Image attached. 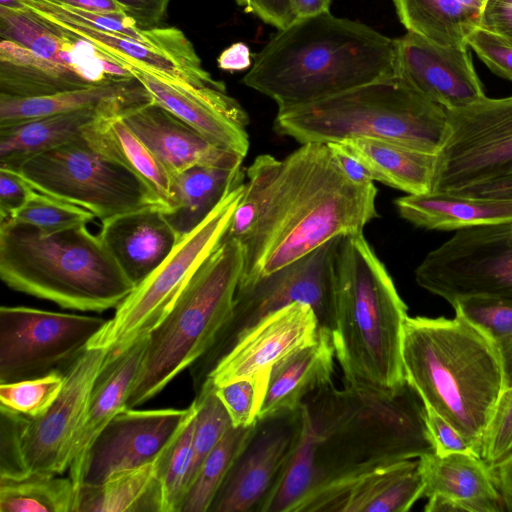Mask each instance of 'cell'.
Returning <instances> with one entry per match:
<instances>
[{"label": "cell", "instance_id": "1", "mask_svg": "<svg viewBox=\"0 0 512 512\" xmlns=\"http://www.w3.org/2000/svg\"><path fill=\"white\" fill-rule=\"evenodd\" d=\"M232 222L240 241L245 286L342 235L363 233L379 217L374 183L351 181L325 143H305L279 160L262 154L246 169Z\"/></svg>", "mask_w": 512, "mask_h": 512}, {"label": "cell", "instance_id": "2", "mask_svg": "<svg viewBox=\"0 0 512 512\" xmlns=\"http://www.w3.org/2000/svg\"><path fill=\"white\" fill-rule=\"evenodd\" d=\"M301 410L300 442L262 512H302L338 482L435 453L425 405L408 382L389 392L331 384L310 394Z\"/></svg>", "mask_w": 512, "mask_h": 512}, {"label": "cell", "instance_id": "3", "mask_svg": "<svg viewBox=\"0 0 512 512\" xmlns=\"http://www.w3.org/2000/svg\"><path fill=\"white\" fill-rule=\"evenodd\" d=\"M394 74L396 39L327 11L278 30L242 82L284 110Z\"/></svg>", "mask_w": 512, "mask_h": 512}, {"label": "cell", "instance_id": "4", "mask_svg": "<svg viewBox=\"0 0 512 512\" xmlns=\"http://www.w3.org/2000/svg\"><path fill=\"white\" fill-rule=\"evenodd\" d=\"M402 360L406 381L425 407L448 421L478 454L505 389L502 363L492 341L458 315L408 316Z\"/></svg>", "mask_w": 512, "mask_h": 512}, {"label": "cell", "instance_id": "5", "mask_svg": "<svg viewBox=\"0 0 512 512\" xmlns=\"http://www.w3.org/2000/svg\"><path fill=\"white\" fill-rule=\"evenodd\" d=\"M407 306L363 233L342 235L334 256L335 357L345 384L394 391L405 378Z\"/></svg>", "mask_w": 512, "mask_h": 512}, {"label": "cell", "instance_id": "6", "mask_svg": "<svg viewBox=\"0 0 512 512\" xmlns=\"http://www.w3.org/2000/svg\"><path fill=\"white\" fill-rule=\"evenodd\" d=\"M0 277L15 291L83 312L116 308L135 287L87 224L44 234L0 222Z\"/></svg>", "mask_w": 512, "mask_h": 512}, {"label": "cell", "instance_id": "7", "mask_svg": "<svg viewBox=\"0 0 512 512\" xmlns=\"http://www.w3.org/2000/svg\"><path fill=\"white\" fill-rule=\"evenodd\" d=\"M275 131L300 144L368 138L437 155L447 111L398 74L306 105L278 110Z\"/></svg>", "mask_w": 512, "mask_h": 512}, {"label": "cell", "instance_id": "8", "mask_svg": "<svg viewBox=\"0 0 512 512\" xmlns=\"http://www.w3.org/2000/svg\"><path fill=\"white\" fill-rule=\"evenodd\" d=\"M243 260L240 241L223 237L196 270L167 314L147 335L128 408L156 396L209 349L231 314Z\"/></svg>", "mask_w": 512, "mask_h": 512}, {"label": "cell", "instance_id": "9", "mask_svg": "<svg viewBox=\"0 0 512 512\" xmlns=\"http://www.w3.org/2000/svg\"><path fill=\"white\" fill-rule=\"evenodd\" d=\"M340 236L255 282L238 286L231 314L209 349L189 368L197 394L237 342L272 313L295 302L310 305L320 329L334 327V256Z\"/></svg>", "mask_w": 512, "mask_h": 512}, {"label": "cell", "instance_id": "10", "mask_svg": "<svg viewBox=\"0 0 512 512\" xmlns=\"http://www.w3.org/2000/svg\"><path fill=\"white\" fill-rule=\"evenodd\" d=\"M244 186L242 182L231 189L197 227L178 240L163 262L116 307L87 348L109 349L112 360L150 333L223 239Z\"/></svg>", "mask_w": 512, "mask_h": 512}, {"label": "cell", "instance_id": "11", "mask_svg": "<svg viewBox=\"0 0 512 512\" xmlns=\"http://www.w3.org/2000/svg\"><path fill=\"white\" fill-rule=\"evenodd\" d=\"M16 171L36 191L79 206L101 221L160 206L141 179L99 154L84 137L36 155Z\"/></svg>", "mask_w": 512, "mask_h": 512}, {"label": "cell", "instance_id": "12", "mask_svg": "<svg viewBox=\"0 0 512 512\" xmlns=\"http://www.w3.org/2000/svg\"><path fill=\"white\" fill-rule=\"evenodd\" d=\"M415 281L451 305L466 297L512 300V222L456 231L426 254Z\"/></svg>", "mask_w": 512, "mask_h": 512}, {"label": "cell", "instance_id": "13", "mask_svg": "<svg viewBox=\"0 0 512 512\" xmlns=\"http://www.w3.org/2000/svg\"><path fill=\"white\" fill-rule=\"evenodd\" d=\"M446 111L431 192L454 193L512 172V96Z\"/></svg>", "mask_w": 512, "mask_h": 512}, {"label": "cell", "instance_id": "14", "mask_svg": "<svg viewBox=\"0 0 512 512\" xmlns=\"http://www.w3.org/2000/svg\"><path fill=\"white\" fill-rule=\"evenodd\" d=\"M108 320L24 306L0 308V384L70 365Z\"/></svg>", "mask_w": 512, "mask_h": 512}, {"label": "cell", "instance_id": "15", "mask_svg": "<svg viewBox=\"0 0 512 512\" xmlns=\"http://www.w3.org/2000/svg\"><path fill=\"white\" fill-rule=\"evenodd\" d=\"M301 407L258 419L208 512H262L302 435Z\"/></svg>", "mask_w": 512, "mask_h": 512}, {"label": "cell", "instance_id": "16", "mask_svg": "<svg viewBox=\"0 0 512 512\" xmlns=\"http://www.w3.org/2000/svg\"><path fill=\"white\" fill-rule=\"evenodd\" d=\"M109 362V349L86 348L64 371L63 387L51 406L28 420L24 455L31 473L68 471L77 432L94 385Z\"/></svg>", "mask_w": 512, "mask_h": 512}, {"label": "cell", "instance_id": "17", "mask_svg": "<svg viewBox=\"0 0 512 512\" xmlns=\"http://www.w3.org/2000/svg\"><path fill=\"white\" fill-rule=\"evenodd\" d=\"M192 407L191 403L185 409L126 407L119 411L91 445L81 484H100L116 473L157 459L176 437Z\"/></svg>", "mask_w": 512, "mask_h": 512}, {"label": "cell", "instance_id": "18", "mask_svg": "<svg viewBox=\"0 0 512 512\" xmlns=\"http://www.w3.org/2000/svg\"><path fill=\"white\" fill-rule=\"evenodd\" d=\"M150 94L152 101L195 129L210 143L243 158L249 149V118L226 87L195 86L130 64L122 65Z\"/></svg>", "mask_w": 512, "mask_h": 512}, {"label": "cell", "instance_id": "19", "mask_svg": "<svg viewBox=\"0 0 512 512\" xmlns=\"http://www.w3.org/2000/svg\"><path fill=\"white\" fill-rule=\"evenodd\" d=\"M396 74L446 110L486 96L468 46H441L409 31L396 39Z\"/></svg>", "mask_w": 512, "mask_h": 512}, {"label": "cell", "instance_id": "20", "mask_svg": "<svg viewBox=\"0 0 512 512\" xmlns=\"http://www.w3.org/2000/svg\"><path fill=\"white\" fill-rule=\"evenodd\" d=\"M319 332L316 313L306 303L295 302L272 313L237 342L198 393L270 371L282 358L315 341Z\"/></svg>", "mask_w": 512, "mask_h": 512}, {"label": "cell", "instance_id": "21", "mask_svg": "<svg viewBox=\"0 0 512 512\" xmlns=\"http://www.w3.org/2000/svg\"><path fill=\"white\" fill-rule=\"evenodd\" d=\"M419 458L378 466L323 490L302 512H405L423 497Z\"/></svg>", "mask_w": 512, "mask_h": 512}, {"label": "cell", "instance_id": "22", "mask_svg": "<svg viewBox=\"0 0 512 512\" xmlns=\"http://www.w3.org/2000/svg\"><path fill=\"white\" fill-rule=\"evenodd\" d=\"M426 512L505 510L492 468L476 453H436L419 458Z\"/></svg>", "mask_w": 512, "mask_h": 512}, {"label": "cell", "instance_id": "23", "mask_svg": "<svg viewBox=\"0 0 512 512\" xmlns=\"http://www.w3.org/2000/svg\"><path fill=\"white\" fill-rule=\"evenodd\" d=\"M0 39L17 42L67 67L90 84L132 77L89 43L65 33L24 6H0Z\"/></svg>", "mask_w": 512, "mask_h": 512}, {"label": "cell", "instance_id": "24", "mask_svg": "<svg viewBox=\"0 0 512 512\" xmlns=\"http://www.w3.org/2000/svg\"><path fill=\"white\" fill-rule=\"evenodd\" d=\"M120 115L171 177L196 165L241 167L243 157L213 145L153 101L132 107Z\"/></svg>", "mask_w": 512, "mask_h": 512}, {"label": "cell", "instance_id": "25", "mask_svg": "<svg viewBox=\"0 0 512 512\" xmlns=\"http://www.w3.org/2000/svg\"><path fill=\"white\" fill-rule=\"evenodd\" d=\"M101 223L99 238L135 286L163 262L179 240L157 205L121 213Z\"/></svg>", "mask_w": 512, "mask_h": 512}, {"label": "cell", "instance_id": "26", "mask_svg": "<svg viewBox=\"0 0 512 512\" xmlns=\"http://www.w3.org/2000/svg\"><path fill=\"white\" fill-rule=\"evenodd\" d=\"M151 101L133 76L39 97L0 94V126L87 109L115 115Z\"/></svg>", "mask_w": 512, "mask_h": 512}, {"label": "cell", "instance_id": "27", "mask_svg": "<svg viewBox=\"0 0 512 512\" xmlns=\"http://www.w3.org/2000/svg\"><path fill=\"white\" fill-rule=\"evenodd\" d=\"M147 336L108 362L92 390L77 432L68 477L76 488L82 483L87 455L94 440L109 421L126 408L127 399L145 351Z\"/></svg>", "mask_w": 512, "mask_h": 512}, {"label": "cell", "instance_id": "28", "mask_svg": "<svg viewBox=\"0 0 512 512\" xmlns=\"http://www.w3.org/2000/svg\"><path fill=\"white\" fill-rule=\"evenodd\" d=\"M334 356L331 332L320 329L315 341L294 350L274 364L258 419L296 410L310 394L331 385Z\"/></svg>", "mask_w": 512, "mask_h": 512}, {"label": "cell", "instance_id": "29", "mask_svg": "<svg viewBox=\"0 0 512 512\" xmlns=\"http://www.w3.org/2000/svg\"><path fill=\"white\" fill-rule=\"evenodd\" d=\"M395 205L403 219L427 230L458 231L512 222V199L429 192L399 197Z\"/></svg>", "mask_w": 512, "mask_h": 512}, {"label": "cell", "instance_id": "30", "mask_svg": "<svg viewBox=\"0 0 512 512\" xmlns=\"http://www.w3.org/2000/svg\"><path fill=\"white\" fill-rule=\"evenodd\" d=\"M83 137L99 154L141 179L162 209L168 207L171 175L120 114L97 117L84 128Z\"/></svg>", "mask_w": 512, "mask_h": 512}, {"label": "cell", "instance_id": "31", "mask_svg": "<svg viewBox=\"0 0 512 512\" xmlns=\"http://www.w3.org/2000/svg\"><path fill=\"white\" fill-rule=\"evenodd\" d=\"M242 182L241 167L196 165L172 176L169 204L162 210L179 239L197 227Z\"/></svg>", "mask_w": 512, "mask_h": 512}, {"label": "cell", "instance_id": "32", "mask_svg": "<svg viewBox=\"0 0 512 512\" xmlns=\"http://www.w3.org/2000/svg\"><path fill=\"white\" fill-rule=\"evenodd\" d=\"M87 109L0 126V167L16 170L26 160L83 137L84 128L99 116Z\"/></svg>", "mask_w": 512, "mask_h": 512}, {"label": "cell", "instance_id": "33", "mask_svg": "<svg viewBox=\"0 0 512 512\" xmlns=\"http://www.w3.org/2000/svg\"><path fill=\"white\" fill-rule=\"evenodd\" d=\"M341 143L374 174L375 181L407 195L431 192L436 155L395 143L359 138Z\"/></svg>", "mask_w": 512, "mask_h": 512}, {"label": "cell", "instance_id": "34", "mask_svg": "<svg viewBox=\"0 0 512 512\" xmlns=\"http://www.w3.org/2000/svg\"><path fill=\"white\" fill-rule=\"evenodd\" d=\"M409 32L441 46H468L487 0H392Z\"/></svg>", "mask_w": 512, "mask_h": 512}, {"label": "cell", "instance_id": "35", "mask_svg": "<svg viewBox=\"0 0 512 512\" xmlns=\"http://www.w3.org/2000/svg\"><path fill=\"white\" fill-rule=\"evenodd\" d=\"M91 85L80 75L29 48L0 39V94L39 97Z\"/></svg>", "mask_w": 512, "mask_h": 512}, {"label": "cell", "instance_id": "36", "mask_svg": "<svg viewBox=\"0 0 512 512\" xmlns=\"http://www.w3.org/2000/svg\"><path fill=\"white\" fill-rule=\"evenodd\" d=\"M165 451L154 461L116 473L100 484L79 485L73 512H161L158 474Z\"/></svg>", "mask_w": 512, "mask_h": 512}, {"label": "cell", "instance_id": "37", "mask_svg": "<svg viewBox=\"0 0 512 512\" xmlns=\"http://www.w3.org/2000/svg\"><path fill=\"white\" fill-rule=\"evenodd\" d=\"M77 488L67 477L31 473L0 479L1 512H73Z\"/></svg>", "mask_w": 512, "mask_h": 512}, {"label": "cell", "instance_id": "38", "mask_svg": "<svg viewBox=\"0 0 512 512\" xmlns=\"http://www.w3.org/2000/svg\"><path fill=\"white\" fill-rule=\"evenodd\" d=\"M254 425L231 427L203 461L179 512H208L228 471L249 440Z\"/></svg>", "mask_w": 512, "mask_h": 512}, {"label": "cell", "instance_id": "39", "mask_svg": "<svg viewBox=\"0 0 512 512\" xmlns=\"http://www.w3.org/2000/svg\"><path fill=\"white\" fill-rule=\"evenodd\" d=\"M455 315L481 329L494 344L503 368L505 389L512 386V300L466 297L453 305ZM504 389V390H505Z\"/></svg>", "mask_w": 512, "mask_h": 512}, {"label": "cell", "instance_id": "40", "mask_svg": "<svg viewBox=\"0 0 512 512\" xmlns=\"http://www.w3.org/2000/svg\"><path fill=\"white\" fill-rule=\"evenodd\" d=\"M184 425L162 456L158 482L161 512H179L190 484L196 401Z\"/></svg>", "mask_w": 512, "mask_h": 512}, {"label": "cell", "instance_id": "41", "mask_svg": "<svg viewBox=\"0 0 512 512\" xmlns=\"http://www.w3.org/2000/svg\"><path fill=\"white\" fill-rule=\"evenodd\" d=\"M94 218L79 206L35 191L22 208L2 221L30 225L44 234H51L88 224Z\"/></svg>", "mask_w": 512, "mask_h": 512}, {"label": "cell", "instance_id": "42", "mask_svg": "<svg viewBox=\"0 0 512 512\" xmlns=\"http://www.w3.org/2000/svg\"><path fill=\"white\" fill-rule=\"evenodd\" d=\"M64 384V372L0 384V406L30 419L41 416L58 397Z\"/></svg>", "mask_w": 512, "mask_h": 512}, {"label": "cell", "instance_id": "43", "mask_svg": "<svg viewBox=\"0 0 512 512\" xmlns=\"http://www.w3.org/2000/svg\"><path fill=\"white\" fill-rule=\"evenodd\" d=\"M194 400L197 404V412L194 424L193 465L189 487L205 458L225 433L233 427L230 416L216 395L214 388L203 389L195 396Z\"/></svg>", "mask_w": 512, "mask_h": 512}, {"label": "cell", "instance_id": "44", "mask_svg": "<svg viewBox=\"0 0 512 512\" xmlns=\"http://www.w3.org/2000/svg\"><path fill=\"white\" fill-rule=\"evenodd\" d=\"M270 371L215 387V393L228 412L233 427L255 424L264 402Z\"/></svg>", "mask_w": 512, "mask_h": 512}, {"label": "cell", "instance_id": "45", "mask_svg": "<svg viewBox=\"0 0 512 512\" xmlns=\"http://www.w3.org/2000/svg\"><path fill=\"white\" fill-rule=\"evenodd\" d=\"M29 418L0 406V479L31 474L24 455L23 434Z\"/></svg>", "mask_w": 512, "mask_h": 512}, {"label": "cell", "instance_id": "46", "mask_svg": "<svg viewBox=\"0 0 512 512\" xmlns=\"http://www.w3.org/2000/svg\"><path fill=\"white\" fill-rule=\"evenodd\" d=\"M478 454L492 469L512 455V386L501 394L481 438Z\"/></svg>", "mask_w": 512, "mask_h": 512}, {"label": "cell", "instance_id": "47", "mask_svg": "<svg viewBox=\"0 0 512 512\" xmlns=\"http://www.w3.org/2000/svg\"><path fill=\"white\" fill-rule=\"evenodd\" d=\"M467 45L493 73L512 81V43L479 27Z\"/></svg>", "mask_w": 512, "mask_h": 512}, {"label": "cell", "instance_id": "48", "mask_svg": "<svg viewBox=\"0 0 512 512\" xmlns=\"http://www.w3.org/2000/svg\"><path fill=\"white\" fill-rule=\"evenodd\" d=\"M35 191L16 170L0 167V221L12 217Z\"/></svg>", "mask_w": 512, "mask_h": 512}, {"label": "cell", "instance_id": "49", "mask_svg": "<svg viewBox=\"0 0 512 512\" xmlns=\"http://www.w3.org/2000/svg\"><path fill=\"white\" fill-rule=\"evenodd\" d=\"M426 408L427 424L432 436L435 453L443 456L450 453L473 452V447L442 416L429 407ZM477 454V453H476Z\"/></svg>", "mask_w": 512, "mask_h": 512}, {"label": "cell", "instance_id": "50", "mask_svg": "<svg viewBox=\"0 0 512 512\" xmlns=\"http://www.w3.org/2000/svg\"><path fill=\"white\" fill-rule=\"evenodd\" d=\"M123 12L143 28L162 26L170 0H114Z\"/></svg>", "mask_w": 512, "mask_h": 512}, {"label": "cell", "instance_id": "51", "mask_svg": "<svg viewBox=\"0 0 512 512\" xmlns=\"http://www.w3.org/2000/svg\"><path fill=\"white\" fill-rule=\"evenodd\" d=\"M480 28L512 43V0H487Z\"/></svg>", "mask_w": 512, "mask_h": 512}, {"label": "cell", "instance_id": "52", "mask_svg": "<svg viewBox=\"0 0 512 512\" xmlns=\"http://www.w3.org/2000/svg\"><path fill=\"white\" fill-rule=\"evenodd\" d=\"M278 30L295 20L293 0H249V12Z\"/></svg>", "mask_w": 512, "mask_h": 512}, {"label": "cell", "instance_id": "53", "mask_svg": "<svg viewBox=\"0 0 512 512\" xmlns=\"http://www.w3.org/2000/svg\"><path fill=\"white\" fill-rule=\"evenodd\" d=\"M339 167L354 183L367 185L375 182L372 171L341 143H328Z\"/></svg>", "mask_w": 512, "mask_h": 512}, {"label": "cell", "instance_id": "54", "mask_svg": "<svg viewBox=\"0 0 512 512\" xmlns=\"http://www.w3.org/2000/svg\"><path fill=\"white\" fill-rule=\"evenodd\" d=\"M450 194L474 198L512 199V172Z\"/></svg>", "mask_w": 512, "mask_h": 512}, {"label": "cell", "instance_id": "55", "mask_svg": "<svg viewBox=\"0 0 512 512\" xmlns=\"http://www.w3.org/2000/svg\"><path fill=\"white\" fill-rule=\"evenodd\" d=\"M218 67L225 71H240L251 67V53L243 42H237L223 50L217 59Z\"/></svg>", "mask_w": 512, "mask_h": 512}, {"label": "cell", "instance_id": "56", "mask_svg": "<svg viewBox=\"0 0 512 512\" xmlns=\"http://www.w3.org/2000/svg\"><path fill=\"white\" fill-rule=\"evenodd\" d=\"M505 510L512 512V455L492 469Z\"/></svg>", "mask_w": 512, "mask_h": 512}, {"label": "cell", "instance_id": "57", "mask_svg": "<svg viewBox=\"0 0 512 512\" xmlns=\"http://www.w3.org/2000/svg\"><path fill=\"white\" fill-rule=\"evenodd\" d=\"M96 12L124 13L114 0H44Z\"/></svg>", "mask_w": 512, "mask_h": 512}, {"label": "cell", "instance_id": "58", "mask_svg": "<svg viewBox=\"0 0 512 512\" xmlns=\"http://www.w3.org/2000/svg\"><path fill=\"white\" fill-rule=\"evenodd\" d=\"M332 0H293L295 19L330 11Z\"/></svg>", "mask_w": 512, "mask_h": 512}, {"label": "cell", "instance_id": "59", "mask_svg": "<svg viewBox=\"0 0 512 512\" xmlns=\"http://www.w3.org/2000/svg\"><path fill=\"white\" fill-rule=\"evenodd\" d=\"M0 6L20 7V0H0Z\"/></svg>", "mask_w": 512, "mask_h": 512}, {"label": "cell", "instance_id": "60", "mask_svg": "<svg viewBox=\"0 0 512 512\" xmlns=\"http://www.w3.org/2000/svg\"><path fill=\"white\" fill-rule=\"evenodd\" d=\"M239 6H241L246 13L249 12V0H235Z\"/></svg>", "mask_w": 512, "mask_h": 512}]
</instances>
